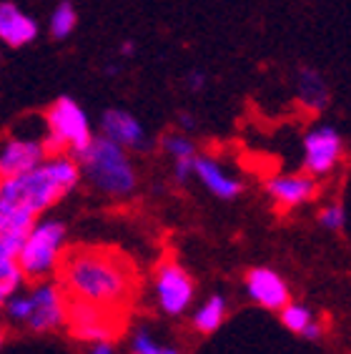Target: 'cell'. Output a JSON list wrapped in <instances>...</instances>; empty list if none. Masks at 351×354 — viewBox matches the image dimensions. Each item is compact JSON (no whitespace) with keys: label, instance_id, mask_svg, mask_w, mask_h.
<instances>
[{"label":"cell","instance_id":"obj_1","mask_svg":"<svg viewBox=\"0 0 351 354\" xmlns=\"http://www.w3.org/2000/svg\"><path fill=\"white\" fill-rule=\"evenodd\" d=\"M61 289L68 299L121 314L135 292V269L108 249H70L58 264Z\"/></svg>","mask_w":351,"mask_h":354},{"label":"cell","instance_id":"obj_2","mask_svg":"<svg viewBox=\"0 0 351 354\" xmlns=\"http://www.w3.org/2000/svg\"><path fill=\"white\" fill-rule=\"evenodd\" d=\"M81 181L78 161L61 153L46 158L33 171L0 181V212L38 218L61 198H66Z\"/></svg>","mask_w":351,"mask_h":354},{"label":"cell","instance_id":"obj_3","mask_svg":"<svg viewBox=\"0 0 351 354\" xmlns=\"http://www.w3.org/2000/svg\"><path fill=\"white\" fill-rule=\"evenodd\" d=\"M75 161L88 184L111 198L131 196L138 186V174L129 151L106 136L91 138V143L75 156Z\"/></svg>","mask_w":351,"mask_h":354},{"label":"cell","instance_id":"obj_4","mask_svg":"<svg viewBox=\"0 0 351 354\" xmlns=\"http://www.w3.org/2000/svg\"><path fill=\"white\" fill-rule=\"evenodd\" d=\"M46 123H48V138L43 143H46L48 156H61L66 151L78 156L88 143H91V138H93L88 113L70 95H61L48 109Z\"/></svg>","mask_w":351,"mask_h":354},{"label":"cell","instance_id":"obj_5","mask_svg":"<svg viewBox=\"0 0 351 354\" xmlns=\"http://www.w3.org/2000/svg\"><path fill=\"white\" fill-rule=\"evenodd\" d=\"M66 224L58 218H43L35 221L33 229L28 232L18 252V266L23 277L28 279H41L46 274L55 272L63 259V246H66Z\"/></svg>","mask_w":351,"mask_h":354},{"label":"cell","instance_id":"obj_6","mask_svg":"<svg viewBox=\"0 0 351 354\" xmlns=\"http://www.w3.org/2000/svg\"><path fill=\"white\" fill-rule=\"evenodd\" d=\"M155 304L166 317H181L196 299V281L178 261L169 259L155 269Z\"/></svg>","mask_w":351,"mask_h":354},{"label":"cell","instance_id":"obj_7","mask_svg":"<svg viewBox=\"0 0 351 354\" xmlns=\"http://www.w3.org/2000/svg\"><path fill=\"white\" fill-rule=\"evenodd\" d=\"M344 156V136L331 123H319L304 136V174L314 178L329 176Z\"/></svg>","mask_w":351,"mask_h":354},{"label":"cell","instance_id":"obj_8","mask_svg":"<svg viewBox=\"0 0 351 354\" xmlns=\"http://www.w3.org/2000/svg\"><path fill=\"white\" fill-rule=\"evenodd\" d=\"M121 314L108 312V309L93 307V304H86V301H75L68 299V314H66V324L70 327L75 339H86V342H111L121 327Z\"/></svg>","mask_w":351,"mask_h":354},{"label":"cell","instance_id":"obj_9","mask_svg":"<svg viewBox=\"0 0 351 354\" xmlns=\"http://www.w3.org/2000/svg\"><path fill=\"white\" fill-rule=\"evenodd\" d=\"M30 299V314L26 324L33 332H50L66 324L68 314V297L61 289V284H41L28 294Z\"/></svg>","mask_w":351,"mask_h":354},{"label":"cell","instance_id":"obj_10","mask_svg":"<svg viewBox=\"0 0 351 354\" xmlns=\"http://www.w3.org/2000/svg\"><path fill=\"white\" fill-rule=\"evenodd\" d=\"M101 136L111 138L126 151H149L151 136L146 126L126 109H108L101 116Z\"/></svg>","mask_w":351,"mask_h":354},{"label":"cell","instance_id":"obj_11","mask_svg":"<svg viewBox=\"0 0 351 354\" xmlns=\"http://www.w3.org/2000/svg\"><path fill=\"white\" fill-rule=\"evenodd\" d=\"M246 294L251 301H256L258 307L278 312L291 301L289 284L276 269L271 266H256L246 274Z\"/></svg>","mask_w":351,"mask_h":354},{"label":"cell","instance_id":"obj_12","mask_svg":"<svg viewBox=\"0 0 351 354\" xmlns=\"http://www.w3.org/2000/svg\"><path fill=\"white\" fill-rule=\"evenodd\" d=\"M266 194L281 209H296L316 198L319 181L309 174H276L266 181Z\"/></svg>","mask_w":351,"mask_h":354},{"label":"cell","instance_id":"obj_13","mask_svg":"<svg viewBox=\"0 0 351 354\" xmlns=\"http://www.w3.org/2000/svg\"><path fill=\"white\" fill-rule=\"evenodd\" d=\"M48 158L46 143L38 138H10L0 149V181L33 171Z\"/></svg>","mask_w":351,"mask_h":354},{"label":"cell","instance_id":"obj_14","mask_svg":"<svg viewBox=\"0 0 351 354\" xmlns=\"http://www.w3.org/2000/svg\"><path fill=\"white\" fill-rule=\"evenodd\" d=\"M193 176H196L198 184L209 191L211 196H216L218 201H234V198L241 196V191H243L241 178L234 176L231 171H226L216 158H211V156H196Z\"/></svg>","mask_w":351,"mask_h":354},{"label":"cell","instance_id":"obj_15","mask_svg":"<svg viewBox=\"0 0 351 354\" xmlns=\"http://www.w3.org/2000/svg\"><path fill=\"white\" fill-rule=\"evenodd\" d=\"M38 38V23L15 3H0V41L10 48H23Z\"/></svg>","mask_w":351,"mask_h":354},{"label":"cell","instance_id":"obj_16","mask_svg":"<svg viewBox=\"0 0 351 354\" xmlns=\"http://www.w3.org/2000/svg\"><path fill=\"white\" fill-rule=\"evenodd\" d=\"M294 86H296V98L311 113H321L329 109L331 103V91L326 86L324 75L319 73L311 66H298L296 75H294Z\"/></svg>","mask_w":351,"mask_h":354},{"label":"cell","instance_id":"obj_17","mask_svg":"<svg viewBox=\"0 0 351 354\" xmlns=\"http://www.w3.org/2000/svg\"><path fill=\"white\" fill-rule=\"evenodd\" d=\"M161 146L166 151V156L171 158V164H173V178L178 184H186L193 176V164H196L198 156L193 138L189 133H183V131H176V133H166L163 136Z\"/></svg>","mask_w":351,"mask_h":354},{"label":"cell","instance_id":"obj_18","mask_svg":"<svg viewBox=\"0 0 351 354\" xmlns=\"http://www.w3.org/2000/svg\"><path fill=\"white\" fill-rule=\"evenodd\" d=\"M281 312V324H284L289 332L298 334L301 339H309V342H319L324 337V327L319 324L316 314L311 312V307L301 304V301H289L284 309H278Z\"/></svg>","mask_w":351,"mask_h":354},{"label":"cell","instance_id":"obj_19","mask_svg":"<svg viewBox=\"0 0 351 354\" xmlns=\"http://www.w3.org/2000/svg\"><path fill=\"white\" fill-rule=\"evenodd\" d=\"M229 317V301L223 294H211L201 307L193 312V329L201 334H214L221 329V324Z\"/></svg>","mask_w":351,"mask_h":354},{"label":"cell","instance_id":"obj_20","mask_svg":"<svg viewBox=\"0 0 351 354\" xmlns=\"http://www.w3.org/2000/svg\"><path fill=\"white\" fill-rule=\"evenodd\" d=\"M75 26H78V13L70 0H61L55 10L50 13V21H48V30L55 41H66L68 35L73 33Z\"/></svg>","mask_w":351,"mask_h":354},{"label":"cell","instance_id":"obj_21","mask_svg":"<svg viewBox=\"0 0 351 354\" xmlns=\"http://www.w3.org/2000/svg\"><path fill=\"white\" fill-rule=\"evenodd\" d=\"M23 272L18 266V259H8V257H0V301L10 299L23 284Z\"/></svg>","mask_w":351,"mask_h":354},{"label":"cell","instance_id":"obj_22","mask_svg":"<svg viewBox=\"0 0 351 354\" xmlns=\"http://www.w3.org/2000/svg\"><path fill=\"white\" fill-rule=\"evenodd\" d=\"M131 354H181V349L176 347H163L158 344L153 334L146 327L135 329V334L131 337Z\"/></svg>","mask_w":351,"mask_h":354},{"label":"cell","instance_id":"obj_23","mask_svg":"<svg viewBox=\"0 0 351 354\" xmlns=\"http://www.w3.org/2000/svg\"><path fill=\"white\" fill-rule=\"evenodd\" d=\"M319 226L326 232H341L346 226V209L341 204H329L319 212Z\"/></svg>","mask_w":351,"mask_h":354},{"label":"cell","instance_id":"obj_24","mask_svg":"<svg viewBox=\"0 0 351 354\" xmlns=\"http://www.w3.org/2000/svg\"><path fill=\"white\" fill-rule=\"evenodd\" d=\"M206 86H209V75H206V71L196 68V71H189V73H186V88H189L191 93H201V91H206Z\"/></svg>","mask_w":351,"mask_h":354},{"label":"cell","instance_id":"obj_25","mask_svg":"<svg viewBox=\"0 0 351 354\" xmlns=\"http://www.w3.org/2000/svg\"><path fill=\"white\" fill-rule=\"evenodd\" d=\"M176 123H178L183 133H189V136L196 131V126H198V121L193 118V113H189V111H178V113H176Z\"/></svg>","mask_w":351,"mask_h":354},{"label":"cell","instance_id":"obj_26","mask_svg":"<svg viewBox=\"0 0 351 354\" xmlns=\"http://www.w3.org/2000/svg\"><path fill=\"white\" fill-rule=\"evenodd\" d=\"M88 354H115V349H113V344H111V342H95Z\"/></svg>","mask_w":351,"mask_h":354},{"label":"cell","instance_id":"obj_27","mask_svg":"<svg viewBox=\"0 0 351 354\" xmlns=\"http://www.w3.org/2000/svg\"><path fill=\"white\" fill-rule=\"evenodd\" d=\"M135 53V43L133 41H123L121 48H118V58H131Z\"/></svg>","mask_w":351,"mask_h":354},{"label":"cell","instance_id":"obj_28","mask_svg":"<svg viewBox=\"0 0 351 354\" xmlns=\"http://www.w3.org/2000/svg\"><path fill=\"white\" fill-rule=\"evenodd\" d=\"M121 73V66L118 63H111V66H106V75H118Z\"/></svg>","mask_w":351,"mask_h":354},{"label":"cell","instance_id":"obj_29","mask_svg":"<svg viewBox=\"0 0 351 354\" xmlns=\"http://www.w3.org/2000/svg\"><path fill=\"white\" fill-rule=\"evenodd\" d=\"M3 339H6V334H3V329H0V347H3Z\"/></svg>","mask_w":351,"mask_h":354},{"label":"cell","instance_id":"obj_30","mask_svg":"<svg viewBox=\"0 0 351 354\" xmlns=\"http://www.w3.org/2000/svg\"><path fill=\"white\" fill-rule=\"evenodd\" d=\"M0 307H3V301H0Z\"/></svg>","mask_w":351,"mask_h":354}]
</instances>
